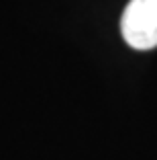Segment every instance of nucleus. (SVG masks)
<instances>
[{
  "instance_id": "nucleus-1",
  "label": "nucleus",
  "mask_w": 157,
  "mask_h": 160,
  "mask_svg": "<svg viewBox=\"0 0 157 160\" xmlns=\"http://www.w3.org/2000/svg\"><path fill=\"white\" fill-rule=\"evenodd\" d=\"M120 35L133 49L157 47V0H131L120 17Z\"/></svg>"
}]
</instances>
